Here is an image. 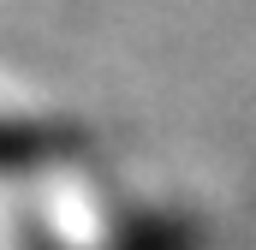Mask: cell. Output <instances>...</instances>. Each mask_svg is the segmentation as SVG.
<instances>
[{"instance_id":"cell-2","label":"cell","mask_w":256,"mask_h":250,"mask_svg":"<svg viewBox=\"0 0 256 250\" xmlns=\"http://www.w3.org/2000/svg\"><path fill=\"white\" fill-rule=\"evenodd\" d=\"M120 250H202V232H191V226H173V220H161V226H149L143 238H131V244Z\"/></svg>"},{"instance_id":"cell-1","label":"cell","mask_w":256,"mask_h":250,"mask_svg":"<svg viewBox=\"0 0 256 250\" xmlns=\"http://www.w3.org/2000/svg\"><path fill=\"white\" fill-rule=\"evenodd\" d=\"M66 131H48V125H0V173L6 167H36V161H48V155H60Z\"/></svg>"}]
</instances>
